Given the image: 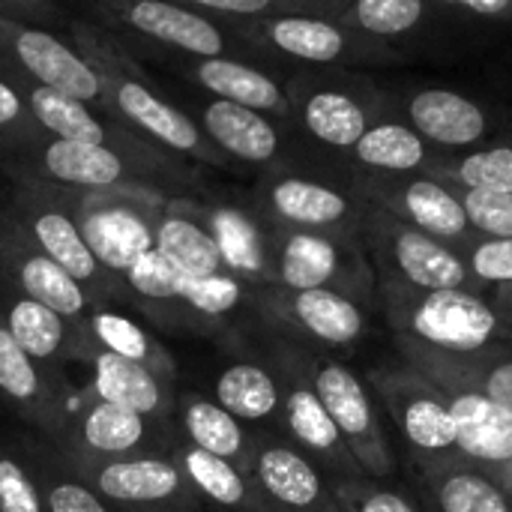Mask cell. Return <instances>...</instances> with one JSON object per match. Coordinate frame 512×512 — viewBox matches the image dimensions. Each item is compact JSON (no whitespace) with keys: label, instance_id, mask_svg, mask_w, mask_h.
Wrapping results in <instances>:
<instances>
[{"label":"cell","instance_id":"484cf974","mask_svg":"<svg viewBox=\"0 0 512 512\" xmlns=\"http://www.w3.org/2000/svg\"><path fill=\"white\" fill-rule=\"evenodd\" d=\"M72 393L69 378L33 360L0 318V402L51 441L63 426Z\"/></svg>","mask_w":512,"mask_h":512},{"label":"cell","instance_id":"cb8c5ba5","mask_svg":"<svg viewBox=\"0 0 512 512\" xmlns=\"http://www.w3.org/2000/svg\"><path fill=\"white\" fill-rule=\"evenodd\" d=\"M0 285L45 303L72 321H81L96 309L93 297L30 240L6 207L0 210Z\"/></svg>","mask_w":512,"mask_h":512},{"label":"cell","instance_id":"f6af8a7d","mask_svg":"<svg viewBox=\"0 0 512 512\" xmlns=\"http://www.w3.org/2000/svg\"><path fill=\"white\" fill-rule=\"evenodd\" d=\"M333 492L345 512H420L402 492L372 480H333Z\"/></svg>","mask_w":512,"mask_h":512},{"label":"cell","instance_id":"ba28073f","mask_svg":"<svg viewBox=\"0 0 512 512\" xmlns=\"http://www.w3.org/2000/svg\"><path fill=\"white\" fill-rule=\"evenodd\" d=\"M318 165L291 162L258 174L249 207L276 228L315 231L333 237H360L366 201L351 189L348 174L330 177Z\"/></svg>","mask_w":512,"mask_h":512},{"label":"cell","instance_id":"4dcf8cb0","mask_svg":"<svg viewBox=\"0 0 512 512\" xmlns=\"http://www.w3.org/2000/svg\"><path fill=\"white\" fill-rule=\"evenodd\" d=\"M153 243L189 276L228 273L222 249L198 213V198H165L153 216Z\"/></svg>","mask_w":512,"mask_h":512},{"label":"cell","instance_id":"3957f363","mask_svg":"<svg viewBox=\"0 0 512 512\" xmlns=\"http://www.w3.org/2000/svg\"><path fill=\"white\" fill-rule=\"evenodd\" d=\"M285 93L300 141L342 162L369 126L393 114L390 90L363 69H294L285 72Z\"/></svg>","mask_w":512,"mask_h":512},{"label":"cell","instance_id":"e575fe53","mask_svg":"<svg viewBox=\"0 0 512 512\" xmlns=\"http://www.w3.org/2000/svg\"><path fill=\"white\" fill-rule=\"evenodd\" d=\"M171 456L186 474L201 504H210L222 512H276L273 504L264 498V492L258 489L255 477L231 465L228 459H219L186 441H177Z\"/></svg>","mask_w":512,"mask_h":512},{"label":"cell","instance_id":"f1b7e54d","mask_svg":"<svg viewBox=\"0 0 512 512\" xmlns=\"http://www.w3.org/2000/svg\"><path fill=\"white\" fill-rule=\"evenodd\" d=\"M396 348L402 360L411 363L417 372L447 375L453 381H462L512 414V339L486 345L480 351H468V354H450V351H438V348H429L417 339L396 333Z\"/></svg>","mask_w":512,"mask_h":512},{"label":"cell","instance_id":"c3c4849f","mask_svg":"<svg viewBox=\"0 0 512 512\" xmlns=\"http://www.w3.org/2000/svg\"><path fill=\"white\" fill-rule=\"evenodd\" d=\"M174 3H183L189 9H198L222 21H249L273 12H288L285 0H174Z\"/></svg>","mask_w":512,"mask_h":512},{"label":"cell","instance_id":"60d3db41","mask_svg":"<svg viewBox=\"0 0 512 512\" xmlns=\"http://www.w3.org/2000/svg\"><path fill=\"white\" fill-rule=\"evenodd\" d=\"M255 285H246L243 279L231 273L216 276H189L180 279V303L189 315V330L210 333L222 327L240 306L252 303Z\"/></svg>","mask_w":512,"mask_h":512},{"label":"cell","instance_id":"bcb514c9","mask_svg":"<svg viewBox=\"0 0 512 512\" xmlns=\"http://www.w3.org/2000/svg\"><path fill=\"white\" fill-rule=\"evenodd\" d=\"M42 135L45 132L33 120L18 84L0 69V144H30Z\"/></svg>","mask_w":512,"mask_h":512},{"label":"cell","instance_id":"b9f144b4","mask_svg":"<svg viewBox=\"0 0 512 512\" xmlns=\"http://www.w3.org/2000/svg\"><path fill=\"white\" fill-rule=\"evenodd\" d=\"M435 177L468 186V189H489V192H510L512 195V141H495L477 147L471 153L450 156Z\"/></svg>","mask_w":512,"mask_h":512},{"label":"cell","instance_id":"9a60e30c","mask_svg":"<svg viewBox=\"0 0 512 512\" xmlns=\"http://www.w3.org/2000/svg\"><path fill=\"white\" fill-rule=\"evenodd\" d=\"M270 366L282 387V432L288 441L306 453L330 480H360L366 477L357 465L354 453L348 450L345 438L339 435L333 417L321 405L306 369L300 348L294 342H279L273 348Z\"/></svg>","mask_w":512,"mask_h":512},{"label":"cell","instance_id":"52a82bcc","mask_svg":"<svg viewBox=\"0 0 512 512\" xmlns=\"http://www.w3.org/2000/svg\"><path fill=\"white\" fill-rule=\"evenodd\" d=\"M9 195L3 207L18 219V225L30 234V240L54 258L90 297L96 306L129 303L126 282L102 267L84 240L78 213H75V189L33 183V180H9Z\"/></svg>","mask_w":512,"mask_h":512},{"label":"cell","instance_id":"7a4b0ae2","mask_svg":"<svg viewBox=\"0 0 512 512\" xmlns=\"http://www.w3.org/2000/svg\"><path fill=\"white\" fill-rule=\"evenodd\" d=\"M0 174L78 192H132L165 198H201V165L186 159H135L129 153L42 135L30 144H0Z\"/></svg>","mask_w":512,"mask_h":512},{"label":"cell","instance_id":"7dc6e473","mask_svg":"<svg viewBox=\"0 0 512 512\" xmlns=\"http://www.w3.org/2000/svg\"><path fill=\"white\" fill-rule=\"evenodd\" d=\"M465 261L486 288L512 285V237H480L465 252Z\"/></svg>","mask_w":512,"mask_h":512},{"label":"cell","instance_id":"8992f818","mask_svg":"<svg viewBox=\"0 0 512 512\" xmlns=\"http://www.w3.org/2000/svg\"><path fill=\"white\" fill-rule=\"evenodd\" d=\"M96 24L120 42L192 57H243L258 60L231 21L204 15L174 0H78ZM261 63V60H258Z\"/></svg>","mask_w":512,"mask_h":512},{"label":"cell","instance_id":"e0dca14e","mask_svg":"<svg viewBox=\"0 0 512 512\" xmlns=\"http://www.w3.org/2000/svg\"><path fill=\"white\" fill-rule=\"evenodd\" d=\"M180 435L129 408L99 399L93 390L72 393L60 432L51 444L69 456L117 459L135 453H171Z\"/></svg>","mask_w":512,"mask_h":512},{"label":"cell","instance_id":"4fadbf2b","mask_svg":"<svg viewBox=\"0 0 512 512\" xmlns=\"http://www.w3.org/2000/svg\"><path fill=\"white\" fill-rule=\"evenodd\" d=\"M348 183L363 201L438 237L441 243L459 249L462 255L480 240V234L474 231V225L465 213V204H462L456 186L435 174L348 171Z\"/></svg>","mask_w":512,"mask_h":512},{"label":"cell","instance_id":"d4e9b609","mask_svg":"<svg viewBox=\"0 0 512 512\" xmlns=\"http://www.w3.org/2000/svg\"><path fill=\"white\" fill-rule=\"evenodd\" d=\"M435 381L450 405L456 423V444L468 465L498 480L507 492L512 486V414L483 396L480 390L447 375H426Z\"/></svg>","mask_w":512,"mask_h":512},{"label":"cell","instance_id":"816d5d0a","mask_svg":"<svg viewBox=\"0 0 512 512\" xmlns=\"http://www.w3.org/2000/svg\"><path fill=\"white\" fill-rule=\"evenodd\" d=\"M288 12H309V15H327V18H339L342 9L348 6V0H285Z\"/></svg>","mask_w":512,"mask_h":512},{"label":"cell","instance_id":"7bdbcfd3","mask_svg":"<svg viewBox=\"0 0 512 512\" xmlns=\"http://www.w3.org/2000/svg\"><path fill=\"white\" fill-rule=\"evenodd\" d=\"M0 512H48L24 450L6 444H0Z\"/></svg>","mask_w":512,"mask_h":512},{"label":"cell","instance_id":"ab89813d","mask_svg":"<svg viewBox=\"0 0 512 512\" xmlns=\"http://www.w3.org/2000/svg\"><path fill=\"white\" fill-rule=\"evenodd\" d=\"M45 498L48 512H114L66 462V456L45 438L21 447Z\"/></svg>","mask_w":512,"mask_h":512},{"label":"cell","instance_id":"7402d4cb","mask_svg":"<svg viewBox=\"0 0 512 512\" xmlns=\"http://www.w3.org/2000/svg\"><path fill=\"white\" fill-rule=\"evenodd\" d=\"M9 75V72H6ZM12 81L18 84L33 120L42 126L45 135L51 138H63V141H84V144H102L120 153H129L135 159H150V162H165V159H180L168 150H162L159 144L141 138L135 129H129L126 123L114 120L111 114H105L102 108L75 99L63 90L45 87L39 81L30 78H18L12 75Z\"/></svg>","mask_w":512,"mask_h":512},{"label":"cell","instance_id":"d590c367","mask_svg":"<svg viewBox=\"0 0 512 512\" xmlns=\"http://www.w3.org/2000/svg\"><path fill=\"white\" fill-rule=\"evenodd\" d=\"M213 399L246 426L276 423L282 429V387L270 363H228L213 381Z\"/></svg>","mask_w":512,"mask_h":512},{"label":"cell","instance_id":"74e56055","mask_svg":"<svg viewBox=\"0 0 512 512\" xmlns=\"http://www.w3.org/2000/svg\"><path fill=\"white\" fill-rule=\"evenodd\" d=\"M438 512H512V495L465 459L417 468Z\"/></svg>","mask_w":512,"mask_h":512},{"label":"cell","instance_id":"d6986e66","mask_svg":"<svg viewBox=\"0 0 512 512\" xmlns=\"http://www.w3.org/2000/svg\"><path fill=\"white\" fill-rule=\"evenodd\" d=\"M165 195H132V192H78L75 213L93 255L108 273L123 279L153 243V216Z\"/></svg>","mask_w":512,"mask_h":512},{"label":"cell","instance_id":"ffe728a7","mask_svg":"<svg viewBox=\"0 0 512 512\" xmlns=\"http://www.w3.org/2000/svg\"><path fill=\"white\" fill-rule=\"evenodd\" d=\"M0 69L102 108V84L81 51L48 27L0 12Z\"/></svg>","mask_w":512,"mask_h":512},{"label":"cell","instance_id":"836d02e7","mask_svg":"<svg viewBox=\"0 0 512 512\" xmlns=\"http://www.w3.org/2000/svg\"><path fill=\"white\" fill-rule=\"evenodd\" d=\"M450 156L435 150L396 114L369 126L345 159V171L363 174H435Z\"/></svg>","mask_w":512,"mask_h":512},{"label":"cell","instance_id":"8d00e7d4","mask_svg":"<svg viewBox=\"0 0 512 512\" xmlns=\"http://www.w3.org/2000/svg\"><path fill=\"white\" fill-rule=\"evenodd\" d=\"M78 324H81V342L84 345H93L99 351L117 354V357L132 360V363H141V366L153 369L156 375L177 384V363H174L171 351L144 324L126 318L108 306H96Z\"/></svg>","mask_w":512,"mask_h":512},{"label":"cell","instance_id":"4316f807","mask_svg":"<svg viewBox=\"0 0 512 512\" xmlns=\"http://www.w3.org/2000/svg\"><path fill=\"white\" fill-rule=\"evenodd\" d=\"M252 477L276 512H345L333 480L288 441L258 435Z\"/></svg>","mask_w":512,"mask_h":512},{"label":"cell","instance_id":"db71d44e","mask_svg":"<svg viewBox=\"0 0 512 512\" xmlns=\"http://www.w3.org/2000/svg\"><path fill=\"white\" fill-rule=\"evenodd\" d=\"M510 495H512V486H510Z\"/></svg>","mask_w":512,"mask_h":512},{"label":"cell","instance_id":"f546056e","mask_svg":"<svg viewBox=\"0 0 512 512\" xmlns=\"http://www.w3.org/2000/svg\"><path fill=\"white\" fill-rule=\"evenodd\" d=\"M0 318L15 342L42 366L63 372L69 363H78L81 351V324L60 315L57 309L21 297L0 285Z\"/></svg>","mask_w":512,"mask_h":512},{"label":"cell","instance_id":"5bb4252c","mask_svg":"<svg viewBox=\"0 0 512 512\" xmlns=\"http://www.w3.org/2000/svg\"><path fill=\"white\" fill-rule=\"evenodd\" d=\"M174 102L195 117V123L204 129V135L234 162V165H252V168H276L291 162H309V147L288 132L273 117L225 102L198 90H183L174 96Z\"/></svg>","mask_w":512,"mask_h":512},{"label":"cell","instance_id":"6da1fadb","mask_svg":"<svg viewBox=\"0 0 512 512\" xmlns=\"http://www.w3.org/2000/svg\"><path fill=\"white\" fill-rule=\"evenodd\" d=\"M66 30L69 42L99 75L105 114L192 165L234 168V162L204 135L195 117L174 102V96L144 69V63H138L126 42L93 18H72Z\"/></svg>","mask_w":512,"mask_h":512},{"label":"cell","instance_id":"277c9868","mask_svg":"<svg viewBox=\"0 0 512 512\" xmlns=\"http://www.w3.org/2000/svg\"><path fill=\"white\" fill-rule=\"evenodd\" d=\"M255 57L279 72L294 69H369L399 63V51L360 36L327 15L273 12L264 18L231 21Z\"/></svg>","mask_w":512,"mask_h":512},{"label":"cell","instance_id":"2e32d148","mask_svg":"<svg viewBox=\"0 0 512 512\" xmlns=\"http://www.w3.org/2000/svg\"><path fill=\"white\" fill-rule=\"evenodd\" d=\"M141 54L159 63L183 87L255 108L297 135L294 111L285 93V72L258 60H243V57H192V54H174V51H156V48H144Z\"/></svg>","mask_w":512,"mask_h":512},{"label":"cell","instance_id":"7c38bea8","mask_svg":"<svg viewBox=\"0 0 512 512\" xmlns=\"http://www.w3.org/2000/svg\"><path fill=\"white\" fill-rule=\"evenodd\" d=\"M369 387L378 393L396 429L402 432L417 468L462 459L450 405L435 381L402 360L375 366L369 372Z\"/></svg>","mask_w":512,"mask_h":512},{"label":"cell","instance_id":"44dd1931","mask_svg":"<svg viewBox=\"0 0 512 512\" xmlns=\"http://www.w3.org/2000/svg\"><path fill=\"white\" fill-rule=\"evenodd\" d=\"M393 114L447 156L486 147L504 126L498 108L453 87H414L393 96Z\"/></svg>","mask_w":512,"mask_h":512},{"label":"cell","instance_id":"ee69618b","mask_svg":"<svg viewBox=\"0 0 512 512\" xmlns=\"http://www.w3.org/2000/svg\"><path fill=\"white\" fill-rule=\"evenodd\" d=\"M456 192L480 237H512L510 192H489V189H468V186H456Z\"/></svg>","mask_w":512,"mask_h":512},{"label":"cell","instance_id":"f907efd6","mask_svg":"<svg viewBox=\"0 0 512 512\" xmlns=\"http://www.w3.org/2000/svg\"><path fill=\"white\" fill-rule=\"evenodd\" d=\"M0 12L12 15L18 21H27V24L48 27V30L69 27V21H72L57 0H0Z\"/></svg>","mask_w":512,"mask_h":512},{"label":"cell","instance_id":"ac0fdd59","mask_svg":"<svg viewBox=\"0 0 512 512\" xmlns=\"http://www.w3.org/2000/svg\"><path fill=\"white\" fill-rule=\"evenodd\" d=\"M300 357H303V369H306L321 405L333 417L339 435L345 438V444L354 453L363 474L372 480L393 477L396 459L387 444L384 426L378 420L369 387L345 363H339L327 354H309L300 348Z\"/></svg>","mask_w":512,"mask_h":512},{"label":"cell","instance_id":"f35d334b","mask_svg":"<svg viewBox=\"0 0 512 512\" xmlns=\"http://www.w3.org/2000/svg\"><path fill=\"white\" fill-rule=\"evenodd\" d=\"M444 15L447 12H441L432 0H348L336 21L366 39L399 48L402 42L423 36Z\"/></svg>","mask_w":512,"mask_h":512},{"label":"cell","instance_id":"603a6c76","mask_svg":"<svg viewBox=\"0 0 512 512\" xmlns=\"http://www.w3.org/2000/svg\"><path fill=\"white\" fill-rule=\"evenodd\" d=\"M252 306L276 327L294 330L327 348H354L366 333V309L336 288L288 291L264 285L252 291Z\"/></svg>","mask_w":512,"mask_h":512},{"label":"cell","instance_id":"83f0119b","mask_svg":"<svg viewBox=\"0 0 512 512\" xmlns=\"http://www.w3.org/2000/svg\"><path fill=\"white\" fill-rule=\"evenodd\" d=\"M78 363H84L90 369V384L87 390H93L99 399L114 402L120 408H129L153 423H162L168 429H174V414H177V387L174 381L156 375L153 369L123 360L117 354L99 351L93 345L81 342L78 351Z\"/></svg>","mask_w":512,"mask_h":512},{"label":"cell","instance_id":"5b68a950","mask_svg":"<svg viewBox=\"0 0 512 512\" xmlns=\"http://www.w3.org/2000/svg\"><path fill=\"white\" fill-rule=\"evenodd\" d=\"M378 294L393 333L429 348L468 354L512 339V324L486 294L465 288L417 291L393 282H378Z\"/></svg>","mask_w":512,"mask_h":512},{"label":"cell","instance_id":"8fae6325","mask_svg":"<svg viewBox=\"0 0 512 512\" xmlns=\"http://www.w3.org/2000/svg\"><path fill=\"white\" fill-rule=\"evenodd\" d=\"M69 468L114 512H198L201 498L171 453L87 459L63 453Z\"/></svg>","mask_w":512,"mask_h":512},{"label":"cell","instance_id":"f5cc1de1","mask_svg":"<svg viewBox=\"0 0 512 512\" xmlns=\"http://www.w3.org/2000/svg\"><path fill=\"white\" fill-rule=\"evenodd\" d=\"M0 210H3V201H0Z\"/></svg>","mask_w":512,"mask_h":512},{"label":"cell","instance_id":"30bf717a","mask_svg":"<svg viewBox=\"0 0 512 512\" xmlns=\"http://www.w3.org/2000/svg\"><path fill=\"white\" fill-rule=\"evenodd\" d=\"M267 240L276 288H336L360 303L369 300L372 291H378L363 237H333L267 225Z\"/></svg>","mask_w":512,"mask_h":512},{"label":"cell","instance_id":"9c48e42d","mask_svg":"<svg viewBox=\"0 0 512 512\" xmlns=\"http://www.w3.org/2000/svg\"><path fill=\"white\" fill-rule=\"evenodd\" d=\"M360 237L375 270V282L408 285L417 291L465 288L486 294L489 288L471 273L465 255L438 237L396 219L393 213L366 201Z\"/></svg>","mask_w":512,"mask_h":512},{"label":"cell","instance_id":"d6a6232c","mask_svg":"<svg viewBox=\"0 0 512 512\" xmlns=\"http://www.w3.org/2000/svg\"><path fill=\"white\" fill-rule=\"evenodd\" d=\"M198 213L213 231L231 276L255 288L273 285L267 225L255 216L252 207H228L198 198Z\"/></svg>","mask_w":512,"mask_h":512},{"label":"cell","instance_id":"1f68e13d","mask_svg":"<svg viewBox=\"0 0 512 512\" xmlns=\"http://www.w3.org/2000/svg\"><path fill=\"white\" fill-rule=\"evenodd\" d=\"M174 429H177L180 441H186L198 450H207L219 459H228L231 465L252 474L258 432H252L231 411H225L216 399L201 396V393H180Z\"/></svg>","mask_w":512,"mask_h":512},{"label":"cell","instance_id":"681fc988","mask_svg":"<svg viewBox=\"0 0 512 512\" xmlns=\"http://www.w3.org/2000/svg\"><path fill=\"white\" fill-rule=\"evenodd\" d=\"M432 3L450 18L462 15L495 27H512V0H432Z\"/></svg>","mask_w":512,"mask_h":512}]
</instances>
